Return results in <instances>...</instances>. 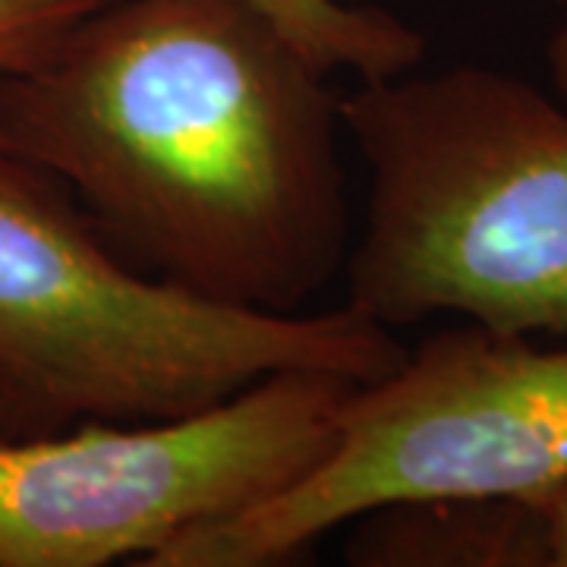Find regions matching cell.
<instances>
[{"instance_id":"1","label":"cell","mask_w":567,"mask_h":567,"mask_svg":"<svg viewBox=\"0 0 567 567\" xmlns=\"http://www.w3.org/2000/svg\"><path fill=\"white\" fill-rule=\"evenodd\" d=\"M328 80L252 0H107L0 73V136L142 271L306 312L353 246Z\"/></svg>"},{"instance_id":"2","label":"cell","mask_w":567,"mask_h":567,"mask_svg":"<svg viewBox=\"0 0 567 567\" xmlns=\"http://www.w3.org/2000/svg\"><path fill=\"white\" fill-rule=\"evenodd\" d=\"M406 347L353 306L252 312L123 259L73 193L0 136V432L199 413L284 369L375 382Z\"/></svg>"},{"instance_id":"3","label":"cell","mask_w":567,"mask_h":567,"mask_svg":"<svg viewBox=\"0 0 567 567\" xmlns=\"http://www.w3.org/2000/svg\"><path fill=\"white\" fill-rule=\"evenodd\" d=\"M369 171L347 306L567 338V104L505 70H406L341 99Z\"/></svg>"},{"instance_id":"4","label":"cell","mask_w":567,"mask_h":567,"mask_svg":"<svg viewBox=\"0 0 567 567\" xmlns=\"http://www.w3.org/2000/svg\"><path fill=\"white\" fill-rule=\"evenodd\" d=\"M567 480V347L466 322L353 388L334 447L275 498L189 529L148 567L287 565L379 507L539 498Z\"/></svg>"},{"instance_id":"5","label":"cell","mask_w":567,"mask_h":567,"mask_svg":"<svg viewBox=\"0 0 567 567\" xmlns=\"http://www.w3.org/2000/svg\"><path fill=\"white\" fill-rule=\"evenodd\" d=\"M360 382L284 369L199 413L0 432V567L148 561L303 480Z\"/></svg>"},{"instance_id":"6","label":"cell","mask_w":567,"mask_h":567,"mask_svg":"<svg viewBox=\"0 0 567 567\" xmlns=\"http://www.w3.org/2000/svg\"><path fill=\"white\" fill-rule=\"evenodd\" d=\"M347 561L363 567H543L527 498L379 507L353 520Z\"/></svg>"},{"instance_id":"7","label":"cell","mask_w":567,"mask_h":567,"mask_svg":"<svg viewBox=\"0 0 567 567\" xmlns=\"http://www.w3.org/2000/svg\"><path fill=\"white\" fill-rule=\"evenodd\" d=\"M284 35L297 41L328 76L353 73L363 82L416 70L425 39L401 17L347 0H252Z\"/></svg>"},{"instance_id":"8","label":"cell","mask_w":567,"mask_h":567,"mask_svg":"<svg viewBox=\"0 0 567 567\" xmlns=\"http://www.w3.org/2000/svg\"><path fill=\"white\" fill-rule=\"evenodd\" d=\"M107 0H0V73H20Z\"/></svg>"},{"instance_id":"9","label":"cell","mask_w":567,"mask_h":567,"mask_svg":"<svg viewBox=\"0 0 567 567\" xmlns=\"http://www.w3.org/2000/svg\"><path fill=\"white\" fill-rule=\"evenodd\" d=\"M529 502L536 511L543 567H567V480Z\"/></svg>"},{"instance_id":"10","label":"cell","mask_w":567,"mask_h":567,"mask_svg":"<svg viewBox=\"0 0 567 567\" xmlns=\"http://www.w3.org/2000/svg\"><path fill=\"white\" fill-rule=\"evenodd\" d=\"M546 61L548 73H551V82H555V92H558V99L567 104V10L565 20L558 25V32L548 41Z\"/></svg>"},{"instance_id":"11","label":"cell","mask_w":567,"mask_h":567,"mask_svg":"<svg viewBox=\"0 0 567 567\" xmlns=\"http://www.w3.org/2000/svg\"><path fill=\"white\" fill-rule=\"evenodd\" d=\"M555 3H561V7H565V10H567V0H555Z\"/></svg>"}]
</instances>
